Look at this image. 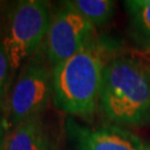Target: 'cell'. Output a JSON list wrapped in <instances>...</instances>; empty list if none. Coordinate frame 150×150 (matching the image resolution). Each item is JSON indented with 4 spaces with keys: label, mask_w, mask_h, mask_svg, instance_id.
I'll return each mask as SVG.
<instances>
[{
    "label": "cell",
    "mask_w": 150,
    "mask_h": 150,
    "mask_svg": "<svg viewBox=\"0 0 150 150\" xmlns=\"http://www.w3.org/2000/svg\"><path fill=\"white\" fill-rule=\"evenodd\" d=\"M99 107L117 127L149 122L150 68L131 57L110 58L103 69Z\"/></svg>",
    "instance_id": "obj_1"
},
{
    "label": "cell",
    "mask_w": 150,
    "mask_h": 150,
    "mask_svg": "<svg viewBox=\"0 0 150 150\" xmlns=\"http://www.w3.org/2000/svg\"><path fill=\"white\" fill-rule=\"evenodd\" d=\"M144 150H150V146L145 145V147H144Z\"/></svg>",
    "instance_id": "obj_12"
},
{
    "label": "cell",
    "mask_w": 150,
    "mask_h": 150,
    "mask_svg": "<svg viewBox=\"0 0 150 150\" xmlns=\"http://www.w3.org/2000/svg\"><path fill=\"white\" fill-rule=\"evenodd\" d=\"M50 19L48 5L43 1L27 0L17 4L2 40L11 70L18 69L37 50L47 36Z\"/></svg>",
    "instance_id": "obj_3"
},
{
    "label": "cell",
    "mask_w": 150,
    "mask_h": 150,
    "mask_svg": "<svg viewBox=\"0 0 150 150\" xmlns=\"http://www.w3.org/2000/svg\"><path fill=\"white\" fill-rule=\"evenodd\" d=\"M106 43L93 37L71 58L54 66L52 98L59 110L90 119L99 106L102 75L107 64Z\"/></svg>",
    "instance_id": "obj_2"
},
{
    "label": "cell",
    "mask_w": 150,
    "mask_h": 150,
    "mask_svg": "<svg viewBox=\"0 0 150 150\" xmlns=\"http://www.w3.org/2000/svg\"><path fill=\"white\" fill-rule=\"evenodd\" d=\"M68 129L78 150H144L141 140L117 126L89 128L70 121Z\"/></svg>",
    "instance_id": "obj_6"
},
{
    "label": "cell",
    "mask_w": 150,
    "mask_h": 150,
    "mask_svg": "<svg viewBox=\"0 0 150 150\" xmlns=\"http://www.w3.org/2000/svg\"><path fill=\"white\" fill-rule=\"evenodd\" d=\"M52 95V71L40 61H31L19 76L9 100L12 123L40 117Z\"/></svg>",
    "instance_id": "obj_4"
},
{
    "label": "cell",
    "mask_w": 150,
    "mask_h": 150,
    "mask_svg": "<svg viewBox=\"0 0 150 150\" xmlns=\"http://www.w3.org/2000/svg\"><path fill=\"white\" fill-rule=\"evenodd\" d=\"M64 5L79 13L95 28L107 25L115 15L116 7L111 0H70Z\"/></svg>",
    "instance_id": "obj_9"
},
{
    "label": "cell",
    "mask_w": 150,
    "mask_h": 150,
    "mask_svg": "<svg viewBox=\"0 0 150 150\" xmlns=\"http://www.w3.org/2000/svg\"><path fill=\"white\" fill-rule=\"evenodd\" d=\"M6 145H7V140L5 136V126L0 120V150H6Z\"/></svg>",
    "instance_id": "obj_11"
},
{
    "label": "cell",
    "mask_w": 150,
    "mask_h": 150,
    "mask_svg": "<svg viewBox=\"0 0 150 150\" xmlns=\"http://www.w3.org/2000/svg\"><path fill=\"white\" fill-rule=\"evenodd\" d=\"M125 7L134 42L150 49V0H128L125 1Z\"/></svg>",
    "instance_id": "obj_8"
},
{
    "label": "cell",
    "mask_w": 150,
    "mask_h": 150,
    "mask_svg": "<svg viewBox=\"0 0 150 150\" xmlns=\"http://www.w3.org/2000/svg\"><path fill=\"white\" fill-rule=\"evenodd\" d=\"M10 69V64H9L8 57L6 54L4 45L2 42H0V100L2 99L4 93H5Z\"/></svg>",
    "instance_id": "obj_10"
},
{
    "label": "cell",
    "mask_w": 150,
    "mask_h": 150,
    "mask_svg": "<svg viewBox=\"0 0 150 150\" xmlns=\"http://www.w3.org/2000/svg\"><path fill=\"white\" fill-rule=\"evenodd\" d=\"M6 150H50V139L40 117L17 125L7 139Z\"/></svg>",
    "instance_id": "obj_7"
},
{
    "label": "cell",
    "mask_w": 150,
    "mask_h": 150,
    "mask_svg": "<svg viewBox=\"0 0 150 150\" xmlns=\"http://www.w3.org/2000/svg\"><path fill=\"white\" fill-rule=\"evenodd\" d=\"M96 28L64 5L50 19L46 36V54L56 64L71 58L95 37Z\"/></svg>",
    "instance_id": "obj_5"
}]
</instances>
